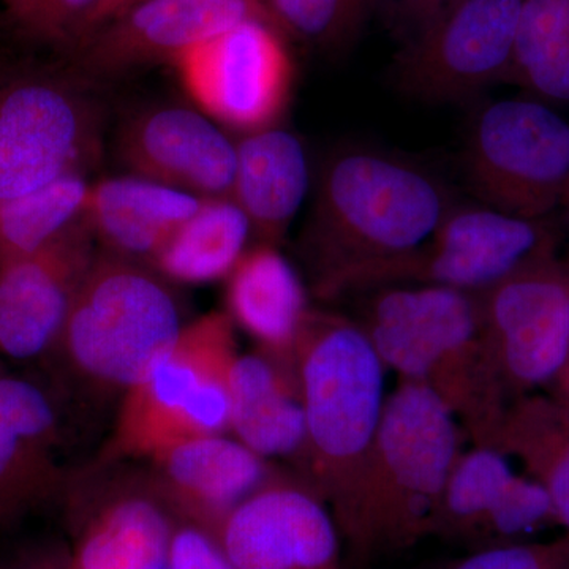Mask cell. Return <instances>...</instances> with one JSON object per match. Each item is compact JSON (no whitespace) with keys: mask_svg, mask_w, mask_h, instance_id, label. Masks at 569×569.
I'll return each mask as SVG.
<instances>
[{"mask_svg":"<svg viewBox=\"0 0 569 569\" xmlns=\"http://www.w3.org/2000/svg\"><path fill=\"white\" fill-rule=\"evenodd\" d=\"M283 36L323 51L346 50L361 31L370 0H263Z\"/></svg>","mask_w":569,"mask_h":569,"instance_id":"cell-29","label":"cell"},{"mask_svg":"<svg viewBox=\"0 0 569 569\" xmlns=\"http://www.w3.org/2000/svg\"><path fill=\"white\" fill-rule=\"evenodd\" d=\"M6 376V370H3L2 362H0V377Z\"/></svg>","mask_w":569,"mask_h":569,"instance_id":"cell-37","label":"cell"},{"mask_svg":"<svg viewBox=\"0 0 569 569\" xmlns=\"http://www.w3.org/2000/svg\"><path fill=\"white\" fill-rule=\"evenodd\" d=\"M254 18L269 21L258 0H138L93 29L71 52L84 73L114 77L173 62L194 44Z\"/></svg>","mask_w":569,"mask_h":569,"instance_id":"cell-15","label":"cell"},{"mask_svg":"<svg viewBox=\"0 0 569 569\" xmlns=\"http://www.w3.org/2000/svg\"><path fill=\"white\" fill-rule=\"evenodd\" d=\"M203 198L140 176L89 187L82 219L107 253L151 266L171 233L192 217Z\"/></svg>","mask_w":569,"mask_h":569,"instance_id":"cell-21","label":"cell"},{"mask_svg":"<svg viewBox=\"0 0 569 569\" xmlns=\"http://www.w3.org/2000/svg\"><path fill=\"white\" fill-rule=\"evenodd\" d=\"M228 316L258 350L295 369V347L309 306L301 279L277 246L246 250L228 276Z\"/></svg>","mask_w":569,"mask_h":569,"instance_id":"cell-22","label":"cell"},{"mask_svg":"<svg viewBox=\"0 0 569 569\" xmlns=\"http://www.w3.org/2000/svg\"><path fill=\"white\" fill-rule=\"evenodd\" d=\"M167 569L236 568L212 533L178 520L168 553Z\"/></svg>","mask_w":569,"mask_h":569,"instance_id":"cell-32","label":"cell"},{"mask_svg":"<svg viewBox=\"0 0 569 569\" xmlns=\"http://www.w3.org/2000/svg\"><path fill=\"white\" fill-rule=\"evenodd\" d=\"M522 0H455L407 41L397 82L429 103L462 102L507 78Z\"/></svg>","mask_w":569,"mask_h":569,"instance_id":"cell-11","label":"cell"},{"mask_svg":"<svg viewBox=\"0 0 569 569\" xmlns=\"http://www.w3.org/2000/svg\"><path fill=\"white\" fill-rule=\"evenodd\" d=\"M385 367L361 325L309 310L295 347V372L306 418L299 456L302 481L346 519L377 436Z\"/></svg>","mask_w":569,"mask_h":569,"instance_id":"cell-4","label":"cell"},{"mask_svg":"<svg viewBox=\"0 0 569 569\" xmlns=\"http://www.w3.org/2000/svg\"><path fill=\"white\" fill-rule=\"evenodd\" d=\"M548 219H522L489 206H451L415 252L385 269L372 290L400 283L438 284L481 293L507 277L557 257Z\"/></svg>","mask_w":569,"mask_h":569,"instance_id":"cell-10","label":"cell"},{"mask_svg":"<svg viewBox=\"0 0 569 569\" xmlns=\"http://www.w3.org/2000/svg\"><path fill=\"white\" fill-rule=\"evenodd\" d=\"M497 449L522 460L545 486L557 526L569 531V407L552 396H520L509 403Z\"/></svg>","mask_w":569,"mask_h":569,"instance_id":"cell-26","label":"cell"},{"mask_svg":"<svg viewBox=\"0 0 569 569\" xmlns=\"http://www.w3.org/2000/svg\"><path fill=\"white\" fill-rule=\"evenodd\" d=\"M507 77L569 102V0H522Z\"/></svg>","mask_w":569,"mask_h":569,"instance_id":"cell-27","label":"cell"},{"mask_svg":"<svg viewBox=\"0 0 569 569\" xmlns=\"http://www.w3.org/2000/svg\"><path fill=\"white\" fill-rule=\"evenodd\" d=\"M13 569H69V557H43V559L26 561Z\"/></svg>","mask_w":569,"mask_h":569,"instance_id":"cell-36","label":"cell"},{"mask_svg":"<svg viewBox=\"0 0 569 569\" xmlns=\"http://www.w3.org/2000/svg\"><path fill=\"white\" fill-rule=\"evenodd\" d=\"M182 323L163 277L138 261L97 253L54 355L100 392L126 395L176 342Z\"/></svg>","mask_w":569,"mask_h":569,"instance_id":"cell-5","label":"cell"},{"mask_svg":"<svg viewBox=\"0 0 569 569\" xmlns=\"http://www.w3.org/2000/svg\"><path fill=\"white\" fill-rule=\"evenodd\" d=\"M478 295L490 351L508 395L548 388L569 358L567 261H539Z\"/></svg>","mask_w":569,"mask_h":569,"instance_id":"cell-12","label":"cell"},{"mask_svg":"<svg viewBox=\"0 0 569 569\" xmlns=\"http://www.w3.org/2000/svg\"><path fill=\"white\" fill-rule=\"evenodd\" d=\"M563 206H565V208H567V209H568V212H569V200H568V201H567V203H565ZM567 263L569 264V258H568V260H567Z\"/></svg>","mask_w":569,"mask_h":569,"instance_id":"cell-38","label":"cell"},{"mask_svg":"<svg viewBox=\"0 0 569 569\" xmlns=\"http://www.w3.org/2000/svg\"><path fill=\"white\" fill-rule=\"evenodd\" d=\"M463 174L482 204L522 219H548L569 189V123L531 100L490 103L471 123Z\"/></svg>","mask_w":569,"mask_h":569,"instance_id":"cell-7","label":"cell"},{"mask_svg":"<svg viewBox=\"0 0 569 569\" xmlns=\"http://www.w3.org/2000/svg\"><path fill=\"white\" fill-rule=\"evenodd\" d=\"M433 569H569V531L545 542L473 550Z\"/></svg>","mask_w":569,"mask_h":569,"instance_id":"cell-31","label":"cell"},{"mask_svg":"<svg viewBox=\"0 0 569 569\" xmlns=\"http://www.w3.org/2000/svg\"><path fill=\"white\" fill-rule=\"evenodd\" d=\"M451 206L437 179L415 164L369 149L335 153L302 238L316 293L370 290L385 269L425 244Z\"/></svg>","mask_w":569,"mask_h":569,"instance_id":"cell-1","label":"cell"},{"mask_svg":"<svg viewBox=\"0 0 569 569\" xmlns=\"http://www.w3.org/2000/svg\"><path fill=\"white\" fill-rule=\"evenodd\" d=\"M228 395L236 440L266 460L301 456L306 418L293 367L260 350L238 355Z\"/></svg>","mask_w":569,"mask_h":569,"instance_id":"cell-24","label":"cell"},{"mask_svg":"<svg viewBox=\"0 0 569 569\" xmlns=\"http://www.w3.org/2000/svg\"><path fill=\"white\" fill-rule=\"evenodd\" d=\"M459 426L426 385L400 380L387 396L353 501L339 526L353 563L367 567L432 537L460 455Z\"/></svg>","mask_w":569,"mask_h":569,"instance_id":"cell-3","label":"cell"},{"mask_svg":"<svg viewBox=\"0 0 569 569\" xmlns=\"http://www.w3.org/2000/svg\"><path fill=\"white\" fill-rule=\"evenodd\" d=\"M377 290L359 325L385 367L432 389L477 447L496 448L509 395L479 295L438 284Z\"/></svg>","mask_w":569,"mask_h":569,"instance_id":"cell-2","label":"cell"},{"mask_svg":"<svg viewBox=\"0 0 569 569\" xmlns=\"http://www.w3.org/2000/svg\"><path fill=\"white\" fill-rule=\"evenodd\" d=\"M134 2H138V0H100L96 13H93L91 28H89L88 33L99 28L104 21L111 20L112 17L121 13L127 7L133 6ZM258 2L263 3V0H258ZM88 33H86V36H88Z\"/></svg>","mask_w":569,"mask_h":569,"instance_id":"cell-34","label":"cell"},{"mask_svg":"<svg viewBox=\"0 0 569 569\" xmlns=\"http://www.w3.org/2000/svg\"><path fill=\"white\" fill-rule=\"evenodd\" d=\"M252 224L231 198H203L153 257L151 268L179 283L224 279L246 253Z\"/></svg>","mask_w":569,"mask_h":569,"instance_id":"cell-25","label":"cell"},{"mask_svg":"<svg viewBox=\"0 0 569 569\" xmlns=\"http://www.w3.org/2000/svg\"><path fill=\"white\" fill-rule=\"evenodd\" d=\"M451 2L455 0H370L387 17L392 28L406 32L407 41Z\"/></svg>","mask_w":569,"mask_h":569,"instance_id":"cell-33","label":"cell"},{"mask_svg":"<svg viewBox=\"0 0 569 569\" xmlns=\"http://www.w3.org/2000/svg\"><path fill=\"white\" fill-rule=\"evenodd\" d=\"M176 523L149 479L107 488L77 520L69 569H167Z\"/></svg>","mask_w":569,"mask_h":569,"instance_id":"cell-20","label":"cell"},{"mask_svg":"<svg viewBox=\"0 0 569 569\" xmlns=\"http://www.w3.org/2000/svg\"><path fill=\"white\" fill-rule=\"evenodd\" d=\"M82 174L0 200V261L36 252L82 217L89 193Z\"/></svg>","mask_w":569,"mask_h":569,"instance_id":"cell-28","label":"cell"},{"mask_svg":"<svg viewBox=\"0 0 569 569\" xmlns=\"http://www.w3.org/2000/svg\"><path fill=\"white\" fill-rule=\"evenodd\" d=\"M148 460L149 482L174 518L212 535L277 475L268 460L224 436L181 441Z\"/></svg>","mask_w":569,"mask_h":569,"instance_id":"cell-18","label":"cell"},{"mask_svg":"<svg viewBox=\"0 0 569 569\" xmlns=\"http://www.w3.org/2000/svg\"><path fill=\"white\" fill-rule=\"evenodd\" d=\"M122 162L133 176L198 198H230L236 144L204 114L183 107L134 116L119 138Z\"/></svg>","mask_w":569,"mask_h":569,"instance_id":"cell-17","label":"cell"},{"mask_svg":"<svg viewBox=\"0 0 569 569\" xmlns=\"http://www.w3.org/2000/svg\"><path fill=\"white\" fill-rule=\"evenodd\" d=\"M548 516L537 481L516 473L500 449L475 445L449 473L432 537L468 552L518 545L542 530Z\"/></svg>","mask_w":569,"mask_h":569,"instance_id":"cell-16","label":"cell"},{"mask_svg":"<svg viewBox=\"0 0 569 569\" xmlns=\"http://www.w3.org/2000/svg\"><path fill=\"white\" fill-rule=\"evenodd\" d=\"M84 219L36 252L0 261V353L18 361L54 355L96 260Z\"/></svg>","mask_w":569,"mask_h":569,"instance_id":"cell-14","label":"cell"},{"mask_svg":"<svg viewBox=\"0 0 569 569\" xmlns=\"http://www.w3.org/2000/svg\"><path fill=\"white\" fill-rule=\"evenodd\" d=\"M309 189L305 146L279 127L244 133L236 142L231 200L244 211L260 242L277 246Z\"/></svg>","mask_w":569,"mask_h":569,"instance_id":"cell-23","label":"cell"},{"mask_svg":"<svg viewBox=\"0 0 569 569\" xmlns=\"http://www.w3.org/2000/svg\"><path fill=\"white\" fill-rule=\"evenodd\" d=\"M173 66L200 110L242 133L274 127L290 102L293 61L268 20L239 22L183 51Z\"/></svg>","mask_w":569,"mask_h":569,"instance_id":"cell-9","label":"cell"},{"mask_svg":"<svg viewBox=\"0 0 569 569\" xmlns=\"http://www.w3.org/2000/svg\"><path fill=\"white\" fill-rule=\"evenodd\" d=\"M568 200H569V189H568L567 198H565V203H567Z\"/></svg>","mask_w":569,"mask_h":569,"instance_id":"cell-39","label":"cell"},{"mask_svg":"<svg viewBox=\"0 0 569 569\" xmlns=\"http://www.w3.org/2000/svg\"><path fill=\"white\" fill-rule=\"evenodd\" d=\"M548 388L550 389L549 396L569 407V358Z\"/></svg>","mask_w":569,"mask_h":569,"instance_id":"cell-35","label":"cell"},{"mask_svg":"<svg viewBox=\"0 0 569 569\" xmlns=\"http://www.w3.org/2000/svg\"><path fill=\"white\" fill-rule=\"evenodd\" d=\"M213 537L236 569H343L331 509L302 479L276 475Z\"/></svg>","mask_w":569,"mask_h":569,"instance_id":"cell-13","label":"cell"},{"mask_svg":"<svg viewBox=\"0 0 569 569\" xmlns=\"http://www.w3.org/2000/svg\"><path fill=\"white\" fill-rule=\"evenodd\" d=\"M99 152V111L73 82L26 77L0 88V200L82 174Z\"/></svg>","mask_w":569,"mask_h":569,"instance_id":"cell-8","label":"cell"},{"mask_svg":"<svg viewBox=\"0 0 569 569\" xmlns=\"http://www.w3.org/2000/svg\"><path fill=\"white\" fill-rule=\"evenodd\" d=\"M238 355L228 313L182 326L173 347L122 396L100 466L149 459L181 441L230 432L228 381Z\"/></svg>","mask_w":569,"mask_h":569,"instance_id":"cell-6","label":"cell"},{"mask_svg":"<svg viewBox=\"0 0 569 569\" xmlns=\"http://www.w3.org/2000/svg\"><path fill=\"white\" fill-rule=\"evenodd\" d=\"M11 24L33 41L73 50L89 28L100 0H2Z\"/></svg>","mask_w":569,"mask_h":569,"instance_id":"cell-30","label":"cell"},{"mask_svg":"<svg viewBox=\"0 0 569 569\" xmlns=\"http://www.w3.org/2000/svg\"><path fill=\"white\" fill-rule=\"evenodd\" d=\"M59 447L61 427L50 397L24 378L0 377V523L61 492Z\"/></svg>","mask_w":569,"mask_h":569,"instance_id":"cell-19","label":"cell"}]
</instances>
